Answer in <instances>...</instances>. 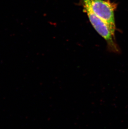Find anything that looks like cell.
<instances>
[{"instance_id": "6da1fadb", "label": "cell", "mask_w": 128, "mask_h": 129, "mask_svg": "<svg viewBox=\"0 0 128 129\" xmlns=\"http://www.w3.org/2000/svg\"><path fill=\"white\" fill-rule=\"evenodd\" d=\"M80 3L83 7L89 9L115 31L114 12L117 8V4L111 2L110 0H80Z\"/></svg>"}, {"instance_id": "7a4b0ae2", "label": "cell", "mask_w": 128, "mask_h": 129, "mask_svg": "<svg viewBox=\"0 0 128 129\" xmlns=\"http://www.w3.org/2000/svg\"><path fill=\"white\" fill-rule=\"evenodd\" d=\"M83 8L84 11L87 14L92 26L106 41L108 50L114 54H120L121 50L116 42L115 31L113 30L106 22L93 14L89 9L86 7Z\"/></svg>"}]
</instances>
